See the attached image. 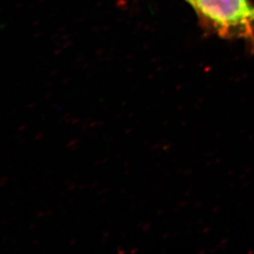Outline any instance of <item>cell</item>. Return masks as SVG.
Instances as JSON below:
<instances>
[{
  "instance_id": "7a4b0ae2",
  "label": "cell",
  "mask_w": 254,
  "mask_h": 254,
  "mask_svg": "<svg viewBox=\"0 0 254 254\" xmlns=\"http://www.w3.org/2000/svg\"><path fill=\"white\" fill-rule=\"evenodd\" d=\"M185 1H186L189 4L191 5L192 7H193V8L196 10V3H195V0H185Z\"/></svg>"
},
{
  "instance_id": "6da1fadb",
  "label": "cell",
  "mask_w": 254,
  "mask_h": 254,
  "mask_svg": "<svg viewBox=\"0 0 254 254\" xmlns=\"http://www.w3.org/2000/svg\"><path fill=\"white\" fill-rule=\"evenodd\" d=\"M196 11L224 37H254V4L250 0H195Z\"/></svg>"
}]
</instances>
